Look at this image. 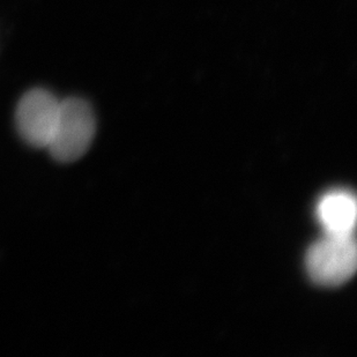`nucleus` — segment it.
<instances>
[{
	"label": "nucleus",
	"instance_id": "3",
	"mask_svg": "<svg viewBox=\"0 0 357 357\" xmlns=\"http://www.w3.org/2000/svg\"><path fill=\"white\" fill-rule=\"evenodd\" d=\"M61 101L45 88H33L22 95L15 110V126L27 145L47 149L57 125Z\"/></svg>",
	"mask_w": 357,
	"mask_h": 357
},
{
	"label": "nucleus",
	"instance_id": "2",
	"mask_svg": "<svg viewBox=\"0 0 357 357\" xmlns=\"http://www.w3.org/2000/svg\"><path fill=\"white\" fill-rule=\"evenodd\" d=\"M357 267V246L354 235L324 234L307 250L305 268L314 283L337 287L353 278Z\"/></svg>",
	"mask_w": 357,
	"mask_h": 357
},
{
	"label": "nucleus",
	"instance_id": "4",
	"mask_svg": "<svg viewBox=\"0 0 357 357\" xmlns=\"http://www.w3.org/2000/svg\"><path fill=\"white\" fill-rule=\"evenodd\" d=\"M316 214L324 234L354 235L356 199L347 190H332L325 193L318 202Z\"/></svg>",
	"mask_w": 357,
	"mask_h": 357
},
{
	"label": "nucleus",
	"instance_id": "1",
	"mask_svg": "<svg viewBox=\"0 0 357 357\" xmlns=\"http://www.w3.org/2000/svg\"><path fill=\"white\" fill-rule=\"evenodd\" d=\"M95 133L96 119L91 105L84 98H64L47 151L54 161L75 163L89 151Z\"/></svg>",
	"mask_w": 357,
	"mask_h": 357
}]
</instances>
